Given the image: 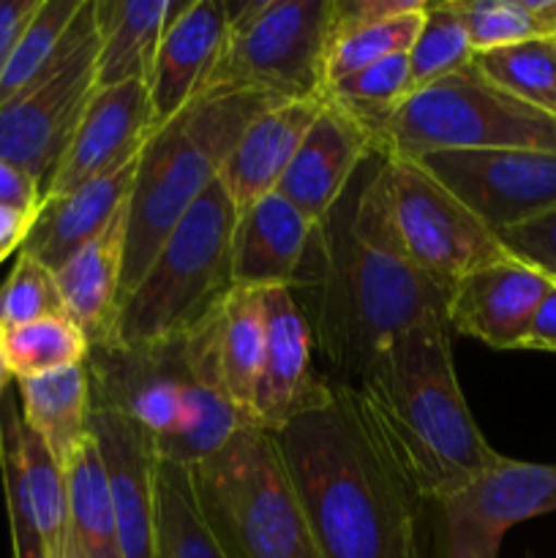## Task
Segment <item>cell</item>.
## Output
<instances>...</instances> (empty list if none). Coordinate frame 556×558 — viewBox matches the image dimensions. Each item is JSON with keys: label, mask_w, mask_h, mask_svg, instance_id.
<instances>
[{"label": "cell", "mask_w": 556, "mask_h": 558, "mask_svg": "<svg viewBox=\"0 0 556 558\" xmlns=\"http://www.w3.org/2000/svg\"><path fill=\"white\" fill-rule=\"evenodd\" d=\"M294 303L336 381L360 379L409 327L447 322L450 289L407 256L387 199V153L354 172L338 205L314 223L294 276Z\"/></svg>", "instance_id": "obj_1"}, {"label": "cell", "mask_w": 556, "mask_h": 558, "mask_svg": "<svg viewBox=\"0 0 556 558\" xmlns=\"http://www.w3.org/2000/svg\"><path fill=\"white\" fill-rule=\"evenodd\" d=\"M276 445L316 558H423V501L376 439L352 385L300 414Z\"/></svg>", "instance_id": "obj_2"}, {"label": "cell", "mask_w": 556, "mask_h": 558, "mask_svg": "<svg viewBox=\"0 0 556 558\" xmlns=\"http://www.w3.org/2000/svg\"><path fill=\"white\" fill-rule=\"evenodd\" d=\"M450 327L428 319L392 338L352 381L376 439L423 505L499 463L458 387Z\"/></svg>", "instance_id": "obj_3"}, {"label": "cell", "mask_w": 556, "mask_h": 558, "mask_svg": "<svg viewBox=\"0 0 556 558\" xmlns=\"http://www.w3.org/2000/svg\"><path fill=\"white\" fill-rule=\"evenodd\" d=\"M283 98L262 90L218 85L202 90L142 147L129 196V232L123 256V298L140 283L153 256L180 218L221 178L251 120ZM120 298V300H123Z\"/></svg>", "instance_id": "obj_4"}, {"label": "cell", "mask_w": 556, "mask_h": 558, "mask_svg": "<svg viewBox=\"0 0 556 558\" xmlns=\"http://www.w3.org/2000/svg\"><path fill=\"white\" fill-rule=\"evenodd\" d=\"M234 221L238 207L218 178L169 232L140 283L120 300L109 347H156L200 330L234 292Z\"/></svg>", "instance_id": "obj_5"}, {"label": "cell", "mask_w": 556, "mask_h": 558, "mask_svg": "<svg viewBox=\"0 0 556 558\" xmlns=\"http://www.w3.org/2000/svg\"><path fill=\"white\" fill-rule=\"evenodd\" d=\"M185 472L196 512L223 558H316L270 430L243 425Z\"/></svg>", "instance_id": "obj_6"}, {"label": "cell", "mask_w": 556, "mask_h": 558, "mask_svg": "<svg viewBox=\"0 0 556 558\" xmlns=\"http://www.w3.org/2000/svg\"><path fill=\"white\" fill-rule=\"evenodd\" d=\"M436 150H554L556 118L491 85L474 65L414 90L379 142L387 156Z\"/></svg>", "instance_id": "obj_7"}, {"label": "cell", "mask_w": 556, "mask_h": 558, "mask_svg": "<svg viewBox=\"0 0 556 558\" xmlns=\"http://www.w3.org/2000/svg\"><path fill=\"white\" fill-rule=\"evenodd\" d=\"M333 0L227 3V41L207 87L262 90L283 101L322 98Z\"/></svg>", "instance_id": "obj_8"}, {"label": "cell", "mask_w": 556, "mask_h": 558, "mask_svg": "<svg viewBox=\"0 0 556 558\" xmlns=\"http://www.w3.org/2000/svg\"><path fill=\"white\" fill-rule=\"evenodd\" d=\"M96 0H85L58 60L0 107V161L25 169L41 191L96 93Z\"/></svg>", "instance_id": "obj_9"}, {"label": "cell", "mask_w": 556, "mask_h": 558, "mask_svg": "<svg viewBox=\"0 0 556 558\" xmlns=\"http://www.w3.org/2000/svg\"><path fill=\"white\" fill-rule=\"evenodd\" d=\"M392 227L409 259L450 289L469 272L507 259L496 234L420 161L387 156Z\"/></svg>", "instance_id": "obj_10"}, {"label": "cell", "mask_w": 556, "mask_h": 558, "mask_svg": "<svg viewBox=\"0 0 556 558\" xmlns=\"http://www.w3.org/2000/svg\"><path fill=\"white\" fill-rule=\"evenodd\" d=\"M436 558H499L505 534L556 512V466L499 458L463 488L434 501Z\"/></svg>", "instance_id": "obj_11"}, {"label": "cell", "mask_w": 556, "mask_h": 558, "mask_svg": "<svg viewBox=\"0 0 556 558\" xmlns=\"http://www.w3.org/2000/svg\"><path fill=\"white\" fill-rule=\"evenodd\" d=\"M414 161L494 234L556 207L554 150H436Z\"/></svg>", "instance_id": "obj_12"}, {"label": "cell", "mask_w": 556, "mask_h": 558, "mask_svg": "<svg viewBox=\"0 0 556 558\" xmlns=\"http://www.w3.org/2000/svg\"><path fill=\"white\" fill-rule=\"evenodd\" d=\"M87 374L93 401L109 403L142 425L153 445L178 430L189 381L185 338L142 349L90 347Z\"/></svg>", "instance_id": "obj_13"}, {"label": "cell", "mask_w": 556, "mask_h": 558, "mask_svg": "<svg viewBox=\"0 0 556 558\" xmlns=\"http://www.w3.org/2000/svg\"><path fill=\"white\" fill-rule=\"evenodd\" d=\"M150 93L145 82L96 87L82 112L74 136L65 145L44 199L63 196L90 180L112 174L140 158L153 134Z\"/></svg>", "instance_id": "obj_14"}, {"label": "cell", "mask_w": 556, "mask_h": 558, "mask_svg": "<svg viewBox=\"0 0 556 558\" xmlns=\"http://www.w3.org/2000/svg\"><path fill=\"white\" fill-rule=\"evenodd\" d=\"M314 336L287 287L265 289V363L256 390V425L270 434L333 396L314 371Z\"/></svg>", "instance_id": "obj_15"}, {"label": "cell", "mask_w": 556, "mask_h": 558, "mask_svg": "<svg viewBox=\"0 0 556 558\" xmlns=\"http://www.w3.org/2000/svg\"><path fill=\"white\" fill-rule=\"evenodd\" d=\"M90 436L107 469L123 558H156L158 456L153 436L101 401H93Z\"/></svg>", "instance_id": "obj_16"}, {"label": "cell", "mask_w": 556, "mask_h": 558, "mask_svg": "<svg viewBox=\"0 0 556 558\" xmlns=\"http://www.w3.org/2000/svg\"><path fill=\"white\" fill-rule=\"evenodd\" d=\"M227 25V0H169L167 27L147 80L153 129L169 123L205 90L221 58Z\"/></svg>", "instance_id": "obj_17"}, {"label": "cell", "mask_w": 556, "mask_h": 558, "mask_svg": "<svg viewBox=\"0 0 556 558\" xmlns=\"http://www.w3.org/2000/svg\"><path fill=\"white\" fill-rule=\"evenodd\" d=\"M551 287L554 281L543 272L507 256L452 283L447 327L499 352L521 349L529 322Z\"/></svg>", "instance_id": "obj_18"}, {"label": "cell", "mask_w": 556, "mask_h": 558, "mask_svg": "<svg viewBox=\"0 0 556 558\" xmlns=\"http://www.w3.org/2000/svg\"><path fill=\"white\" fill-rule=\"evenodd\" d=\"M374 153L379 150L368 131L322 98L319 114L300 142L276 191L311 223H319L338 205L354 172Z\"/></svg>", "instance_id": "obj_19"}, {"label": "cell", "mask_w": 556, "mask_h": 558, "mask_svg": "<svg viewBox=\"0 0 556 558\" xmlns=\"http://www.w3.org/2000/svg\"><path fill=\"white\" fill-rule=\"evenodd\" d=\"M189 343L216 371L229 401L256 425V390L265 363V289L234 287L227 303L191 332Z\"/></svg>", "instance_id": "obj_20"}, {"label": "cell", "mask_w": 556, "mask_h": 558, "mask_svg": "<svg viewBox=\"0 0 556 558\" xmlns=\"http://www.w3.org/2000/svg\"><path fill=\"white\" fill-rule=\"evenodd\" d=\"M136 163L140 158L125 163L118 172L104 174V178L69 191V194L44 199L20 254L33 256L52 272L58 270L69 256L96 240L114 221V216L129 205Z\"/></svg>", "instance_id": "obj_21"}, {"label": "cell", "mask_w": 556, "mask_h": 558, "mask_svg": "<svg viewBox=\"0 0 556 558\" xmlns=\"http://www.w3.org/2000/svg\"><path fill=\"white\" fill-rule=\"evenodd\" d=\"M319 109L322 98L281 101L251 120L221 169V183L238 213L278 189Z\"/></svg>", "instance_id": "obj_22"}, {"label": "cell", "mask_w": 556, "mask_h": 558, "mask_svg": "<svg viewBox=\"0 0 556 558\" xmlns=\"http://www.w3.org/2000/svg\"><path fill=\"white\" fill-rule=\"evenodd\" d=\"M314 223L278 191L238 213L232 234L234 287H292Z\"/></svg>", "instance_id": "obj_23"}, {"label": "cell", "mask_w": 556, "mask_h": 558, "mask_svg": "<svg viewBox=\"0 0 556 558\" xmlns=\"http://www.w3.org/2000/svg\"><path fill=\"white\" fill-rule=\"evenodd\" d=\"M129 232V205L96 240L76 251L55 270V283L69 319L85 332L90 347H109L123 298V256Z\"/></svg>", "instance_id": "obj_24"}, {"label": "cell", "mask_w": 556, "mask_h": 558, "mask_svg": "<svg viewBox=\"0 0 556 558\" xmlns=\"http://www.w3.org/2000/svg\"><path fill=\"white\" fill-rule=\"evenodd\" d=\"M169 0H96V85L150 80Z\"/></svg>", "instance_id": "obj_25"}, {"label": "cell", "mask_w": 556, "mask_h": 558, "mask_svg": "<svg viewBox=\"0 0 556 558\" xmlns=\"http://www.w3.org/2000/svg\"><path fill=\"white\" fill-rule=\"evenodd\" d=\"M22 423L47 445L60 466H69L82 445L90 439L93 392L87 363L55 374L16 379Z\"/></svg>", "instance_id": "obj_26"}, {"label": "cell", "mask_w": 556, "mask_h": 558, "mask_svg": "<svg viewBox=\"0 0 556 558\" xmlns=\"http://www.w3.org/2000/svg\"><path fill=\"white\" fill-rule=\"evenodd\" d=\"M65 485H69L65 558H123L107 469L93 436L65 466Z\"/></svg>", "instance_id": "obj_27"}, {"label": "cell", "mask_w": 556, "mask_h": 558, "mask_svg": "<svg viewBox=\"0 0 556 558\" xmlns=\"http://www.w3.org/2000/svg\"><path fill=\"white\" fill-rule=\"evenodd\" d=\"M412 96V71H409V54H396L382 63L368 65V69L349 74L343 80L330 82L322 90V98L333 107L341 109L343 114L363 125L371 140L379 142L390 125L392 114L398 112L407 98Z\"/></svg>", "instance_id": "obj_28"}, {"label": "cell", "mask_w": 556, "mask_h": 558, "mask_svg": "<svg viewBox=\"0 0 556 558\" xmlns=\"http://www.w3.org/2000/svg\"><path fill=\"white\" fill-rule=\"evenodd\" d=\"M472 65L499 90L556 118V36L478 52Z\"/></svg>", "instance_id": "obj_29"}, {"label": "cell", "mask_w": 556, "mask_h": 558, "mask_svg": "<svg viewBox=\"0 0 556 558\" xmlns=\"http://www.w3.org/2000/svg\"><path fill=\"white\" fill-rule=\"evenodd\" d=\"M474 54L556 36V0H450Z\"/></svg>", "instance_id": "obj_30"}, {"label": "cell", "mask_w": 556, "mask_h": 558, "mask_svg": "<svg viewBox=\"0 0 556 558\" xmlns=\"http://www.w3.org/2000/svg\"><path fill=\"white\" fill-rule=\"evenodd\" d=\"M156 558H223L196 512L189 472L167 461L156 469Z\"/></svg>", "instance_id": "obj_31"}, {"label": "cell", "mask_w": 556, "mask_h": 558, "mask_svg": "<svg viewBox=\"0 0 556 558\" xmlns=\"http://www.w3.org/2000/svg\"><path fill=\"white\" fill-rule=\"evenodd\" d=\"M3 357L14 379L55 374L87 363L90 341L69 316H49L31 325L0 330Z\"/></svg>", "instance_id": "obj_32"}, {"label": "cell", "mask_w": 556, "mask_h": 558, "mask_svg": "<svg viewBox=\"0 0 556 558\" xmlns=\"http://www.w3.org/2000/svg\"><path fill=\"white\" fill-rule=\"evenodd\" d=\"M82 5L85 0H41L0 74V107L20 96L58 60Z\"/></svg>", "instance_id": "obj_33"}, {"label": "cell", "mask_w": 556, "mask_h": 558, "mask_svg": "<svg viewBox=\"0 0 556 558\" xmlns=\"http://www.w3.org/2000/svg\"><path fill=\"white\" fill-rule=\"evenodd\" d=\"M22 412L16 409L14 392H5L0 401V477H3L5 512H9L11 550L14 558H49L41 523L27 490L25 466H22Z\"/></svg>", "instance_id": "obj_34"}, {"label": "cell", "mask_w": 556, "mask_h": 558, "mask_svg": "<svg viewBox=\"0 0 556 558\" xmlns=\"http://www.w3.org/2000/svg\"><path fill=\"white\" fill-rule=\"evenodd\" d=\"M472 58L474 49L469 44L467 27H463L461 16L452 9L450 0L425 3L418 38L409 49L412 93L469 69Z\"/></svg>", "instance_id": "obj_35"}, {"label": "cell", "mask_w": 556, "mask_h": 558, "mask_svg": "<svg viewBox=\"0 0 556 558\" xmlns=\"http://www.w3.org/2000/svg\"><path fill=\"white\" fill-rule=\"evenodd\" d=\"M423 11L425 3L420 9L407 11V14L371 22V25L333 36L325 60V87L387 58L409 54L414 38H418L420 22H423Z\"/></svg>", "instance_id": "obj_36"}, {"label": "cell", "mask_w": 556, "mask_h": 558, "mask_svg": "<svg viewBox=\"0 0 556 558\" xmlns=\"http://www.w3.org/2000/svg\"><path fill=\"white\" fill-rule=\"evenodd\" d=\"M22 466L27 490L41 523L49 558H65L69 548V485L65 469L60 466L41 439L22 423Z\"/></svg>", "instance_id": "obj_37"}, {"label": "cell", "mask_w": 556, "mask_h": 558, "mask_svg": "<svg viewBox=\"0 0 556 558\" xmlns=\"http://www.w3.org/2000/svg\"><path fill=\"white\" fill-rule=\"evenodd\" d=\"M49 316H69L55 283V272L33 256L16 254L9 278L0 287V330Z\"/></svg>", "instance_id": "obj_38"}, {"label": "cell", "mask_w": 556, "mask_h": 558, "mask_svg": "<svg viewBox=\"0 0 556 558\" xmlns=\"http://www.w3.org/2000/svg\"><path fill=\"white\" fill-rule=\"evenodd\" d=\"M496 240L512 259L534 267L556 283V207L532 221L496 232Z\"/></svg>", "instance_id": "obj_39"}, {"label": "cell", "mask_w": 556, "mask_h": 558, "mask_svg": "<svg viewBox=\"0 0 556 558\" xmlns=\"http://www.w3.org/2000/svg\"><path fill=\"white\" fill-rule=\"evenodd\" d=\"M423 3L425 0H333L330 38L338 36V33L354 31V27L371 25V22L407 14V11L420 9Z\"/></svg>", "instance_id": "obj_40"}, {"label": "cell", "mask_w": 556, "mask_h": 558, "mask_svg": "<svg viewBox=\"0 0 556 558\" xmlns=\"http://www.w3.org/2000/svg\"><path fill=\"white\" fill-rule=\"evenodd\" d=\"M44 191L25 169L14 167L9 161H0V207L22 213L41 210Z\"/></svg>", "instance_id": "obj_41"}, {"label": "cell", "mask_w": 556, "mask_h": 558, "mask_svg": "<svg viewBox=\"0 0 556 558\" xmlns=\"http://www.w3.org/2000/svg\"><path fill=\"white\" fill-rule=\"evenodd\" d=\"M41 0H0V74Z\"/></svg>", "instance_id": "obj_42"}, {"label": "cell", "mask_w": 556, "mask_h": 558, "mask_svg": "<svg viewBox=\"0 0 556 558\" xmlns=\"http://www.w3.org/2000/svg\"><path fill=\"white\" fill-rule=\"evenodd\" d=\"M521 349L527 352H551L556 354V283L548 289L543 303L534 311L532 322L527 327Z\"/></svg>", "instance_id": "obj_43"}, {"label": "cell", "mask_w": 556, "mask_h": 558, "mask_svg": "<svg viewBox=\"0 0 556 558\" xmlns=\"http://www.w3.org/2000/svg\"><path fill=\"white\" fill-rule=\"evenodd\" d=\"M36 216L38 213H22L11 210V207H0V262L9 254H14V251L20 254L27 234H31Z\"/></svg>", "instance_id": "obj_44"}, {"label": "cell", "mask_w": 556, "mask_h": 558, "mask_svg": "<svg viewBox=\"0 0 556 558\" xmlns=\"http://www.w3.org/2000/svg\"><path fill=\"white\" fill-rule=\"evenodd\" d=\"M11 379H14V376H11L9 365H5V357H3V343H0V401H3L5 392H9Z\"/></svg>", "instance_id": "obj_45"}]
</instances>
